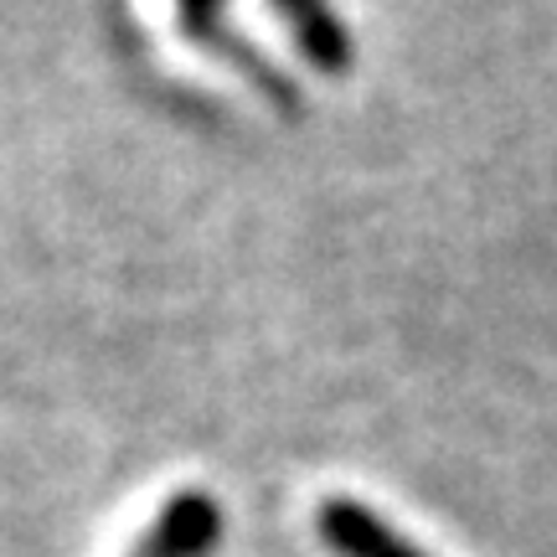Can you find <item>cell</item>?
<instances>
[{"mask_svg": "<svg viewBox=\"0 0 557 557\" xmlns=\"http://www.w3.org/2000/svg\"><path fill=\"white\" fill-rule=\"evenodd\" d=\"M218 527H222L218 500L201 496V491H181V496L165 500V511L135 542L129 557H201L218 542Z\"/></svg>", "mask_w": 557, "mask_h": 557, "instance_id": "cell-1", "label": "cell"}, {"mask_svg": "<svg viewBox=\"0 0 557 557\" xmlns=\"http://www.w3.org/2000/svg\"><path fill=\"white\" fill-rule=\"evenodd\" d=\"M320 537L331 542L341 557H423L408 537H398L377 511H367L361 500H325L320 506Z\"/></svg>", "mask_w": 557, "mask_h": 557, "instance_id": "cell-2", "label": "cell"}, {"mask_svg": "<svg viewBox=\"0 0 557 557\" xmlns=\"http://www.w3.org/2000/svg\"><path fill=\"white\" fill-rule=\"evenodd\" d=\"M284 21H289V32H295L299 52L315 62L320 73H346L351 67V37L341 32L336 11L325 5V0H274Z\"/></svg>", "mask_w": 557, "mask_h": 557, "instance_id": "cell-3", "label": "cell"}, {"mask_svg": "<svg viewBox=\"0 0 557 557\" xmlns=\"http://www.w3.org/2000/svg\"><path fill=\"white\" fill-rule=\"evenodd\" d=\"M218 5H222V0H176L181 32H186V37H197L201 47H212V52H227V62H233L238 73H248V78L259 83V88H269L278 103H289L295 94H289V88H284V83H278L274 73H269V67L253 58V47H243L233 32H222V26H218Z\"/></svg>", "mask_w": 557, "mask_h": 557, "instance_id": "cell-4", "label": "cell"}]
</instances>
